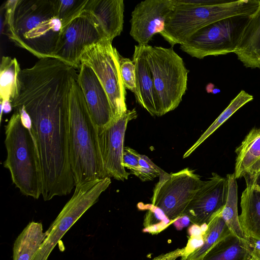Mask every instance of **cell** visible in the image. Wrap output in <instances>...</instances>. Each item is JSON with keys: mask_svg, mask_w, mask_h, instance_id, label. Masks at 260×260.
<instances>
[{"mask_svg": "<svg viewBox=\"0 0 260 260\" xmlns=\"http://www.w3.org/2000/svg\"><path fill=\"white\" fill-rule=\"evenodd\" d=\"M111 183L106 177L75 187L73 196L46 231L48 235L32 260H47L50 253L71 226L93 205Z\"/></svg>", "mask_w": 260, "mask_h": 260, "instance_id": "cell-9", "label": "cell"}, {"mask_svg": "<svg viewBox=\"0 0 260 260\" xmlns=\"http://www.w3.org/2000/svg\"><path fill=\"white\" fill-rule=\"evenodd\" d=\"M16 58L3 56L0 65V99L11 102L17 91L18 77L21 71Z\"/></svg>", "mask_w": 260, "mask_h": 260, "instance_id": "cell-23", "label": "cell"}, {"mask_svg": "<svg viewBox=\"0 0 260 260\" xmlns=\"http://www.w3.org/2000/svg\"><path fill=\"white\" fill-rule=\"evenodd\" d=\"M253 98L244 90L231 102L229 105L220 114L213 123L201 136L197 142L184 153L183 158L189 156L207 138H208L222 124L228 120L239 109L247 103L252 101Z\"/></svg>", "mask_w": 260, "mask_h": 260, "instance_id": "cell-26", "label": "cell"}, {"mask_svg": "<svg viewBox=\"0 0 260 260\" xmlns=\"http://www.w3.org/2000/svg\"><path fill=\"white\" fill-rule=\"evenodd\" d=\"M120 68L124 85L134 93L135 91V66L129 58L120 56Z\"/></svg>", "mask_w": 260, "mask_h": 260, "instance_id": "cell-30", "label": "cell"}, {"mask_svg": "<svg viewBox=\"0 0 260 260\" xmlns=\"http://www.w3.org/2000/svg\"><path fill=\"white\" fill-rule=\"evenodd\" d=\"M246 240L254 250H260V239L251 237H246Z\"/></svg>", "mask_w": 260, "mask_h": 260, "instance_id": "cell-36", "label": "cell"}, {"mask_svg": "<svg viewBox=\"0 0 260 260\" xmlns=\"http://www.w3.org/2000/svg\"><path fill=\"white\" fill-rule=\"evenodd\" d=\"M138 207L140 210H148L144 221V232L157 234L172 223L160 208L152 204L142 205L140 203Z\"/></svg>", "mask_w": 260, "mask_h": 260, "instance_id": "cell-28", "label": "cell"}, {"mask_svg": "<svg viewBox=\"0 0 260 260\" xmlns=\"http://www.w3.org/2000/svg\"><path fill=\"white\" fill-rule=\"evenodd\" d=\"M48 235L41 222H29L15 241L13 260H32Z\"/></svg>", "mask_w": 260, "mask_h": 260, "instance_id": "cell-21", "label": "cell"}, {"mask_svg": "<svg viewBox=\"0 0 260 260\" xmlns=\"http://www.w3.org/2000/svg\"><path fill=\"white\" fill-rule=\"evenodd\" d=\"M73 81L55 70L34 72L22 78L11 102L30 118L38 152L45 201L67 195L75 187L69 152V113Z\"/></svg>", "mask_w": 260, "mask_h": 260, "instance_id": "cell-1", "label": "cell"}, {"mask_svg": "<svg viewBox=\"0 0 260 260\" xmlns=\"http://www.w3.org/2000/svg\"><path fill=\"white\" fill-rule=\"evenodd\" d=\"M1 118H2L3 113H8L10 112L13 108L11 102L8 100H1Z\"/></svg>", "mask_w": 260, "mask_h": 260, "instance_id": "cell-35", "label": "cell"}, {"mask_svg": "<svg viewBox=\"0 0 260 260\" xmlns=\"http://www.w3.org/2000/svg\"><path fill=\"white\" fill-rule=\"evenodd\" d=\"M203 234L192 235L190 236L187 245L183 249L184 251L182 252V260H186L189 254L203 245L204 242Z\"/></svg>", "mask_w": 260, "mask_h": 260, "instance_id": "cell-32", "label": "cell"}, {"mask_svg": "<svg viewBox=\"0 0 260 260\" xmlns=\"http://www.w3.org/2000/svg\"><path fill=\"white\" fill-rule=\"evenodd\" d=\"M69 152L75 186L106 177L100 152L98 128L77 78L73 83L70 95Z\"/></svg>", "mask_w": 260, "mask_h": 260, "instance_id": "cell-3", "label": "cell"}, {"mask_svg": "<svg viewBox=\"0 0 260 260\" xmlns=\"http://www.w3.org/2000/svg\"><path fill=\"white\" fill-rule=\"evenodd\" d=\"M139 169L137 177L142 181H151L159 176L162 171L147 156L140 154L139 158Z\"/></svg>", "mask_w": 260, "mask_h": 260, "instance_id": "cell-29", "label": "cell"}, {"mask_svg": "<svg viewBox=\"0 0 260 260\" xmlns=\"http://www.w3.org/2000/svg\"><path fill=\"white\" fill-rule=\"evenodd\" d=\"M77 82L97 128L105 127L114 120L115 118L108 96L92 69L81 63Z\"/></svg>", "mask_w": 260, "mask_h": 260, "instance_id": "cell-15", "label": "cell"}, {"mask_svg": "<svg viewBox=\"0 0 260 260\" xmlns=\"http://www.w3.org/2000/svg\"><path fill=\"white\" fill-rule=\"evenodd\" d=\"M112 41L105 38L87 47L80 58V63L90 67L104 88L115 119L127 111L126 90L121 76L120 56Z\"/></svg>", "mask_w": 260, "mask_h": 260, "instance_id": "cell-8", "label": "cell"}, {"mask_svg": "<svg viewBox=\"0 0 260 260\" xmlns=\"http://www.w3.org/2000/svg\"><path fill=\"white\" fill-rule=\"evenodd\" d=\"M252 254L257 258L258 260H260V250H254Z\"/></svg>", "mask_w": 260, "mask_h": 260, "instance_id": "cell-37", "label": "cell"}, {"mask_svg": "<svg viewBox=\"0 0 260 260\" xmlns=\"http://www.w3.org/2000/svg\"><path fill=\"white\" fill-rule=\"evenodd\" d=\"M203 182L200 175L187 168L170 174L162 170L151 204L160 208L173 223L183 216Z\"/></svg>", "mask_w": 260, "mask_h": 260, "instance_id": "cell-10", "label": "cell"}, {"mask_svg": "<svg viewBox=\"0 0 260 260\" xmlns=\"http://www.w3.org/2000/svg\"><path fill=\"white\" fill-rule=\"evenodd\" d=\"M190 220L188 217L186 215L182 216L177 218L173 223L178 230H181L184 227L187 226Z\"/></svg>", "mask_w": 260, "mask_h": 260, "instance_id": "cell-34", "label": "cell"}, {"mask_svg": "<svg viewBox=\"0 0 260 260\" xmlns=\"http://www.w3.org/2000/svg\"><path fill=\"white\" fill-rule=\"evenodd\" d=\"M29 127L23 123L20 113L14 110L5 126L7 157L3 165L21 193L38 199L43 192L42 171Z\"/></svg>", "mask_w": 260, "mask_h": 260, "instance_id": "cell-5", "label": "cell"}, {"mask_svg": "<svg viewBox=\"0 0 260 260\" xmlns=\"http://www.w3.org/2000/svg\"><path fill=\"white\" fill-rule=\"evenodd\" d=\"M248 260H258L257 258L252 254V256Z\"/></svg>", "mask_w": 260, "mask_h": 260, "instance_id": "cell-38", "label": "cell"}, {"mask_svg": "<svg viewBox=\"0 0 260 260\" xmlns=\"http://www.w3.org/2000/svg\"><path fill=\"white\" fill-rule=\"evenodd\" d=\"M231 233L222 217L219 214L216 216L208 224L203 234V245L189 254L186 260H201L213 245Z\"/></svg>", "mask_w": 260, "mask_h": 260, "instance_id": "cell-25", "label": "cell"}, {"mask_svg": "<svg viewBox=\"0 0 260 260\" xmlns=\"http://www.w3.org/2000/svg\"><path fill=\"white\" fill-rule=\"evenodd\" d=\"M229 183L226 178L213 172L212 176L203 181L183 215L193 224L208 223L223 210L228 198Z\"/></svg>", "mask_w": 260, "mask_h": 260, "instance_id": "cell-13", "label": "cell"}, {"mask_svg": "<svg viewBox=\"0 0 260 260\" xmlns=\"http://www.w3.org/2000/svg\"><path fill=\"white\" fill-rule=\"evenodd\" d=\"M52 2L55 15L60 21L63 28L82 13L88 0H52Z\"/></svg>", "mask_w": 260, "mask_h": 260, "instance_id": "cell-27", "label": "cell"}, {"mask_svg": "<svg viewBox=\"0 0 260 260\" xmlns=\"http://www.w3.org/2000/svg\"><path fill=\"white\" fill-rule=\"evenodd\" d=\"M228 195L226 204L219 215L225 222L231 232L237 237L246 239L239 222L238 213V186L235 174H228Z\"/></svg>", "mask_w": 260, "mask_h": 260, "instance_id": "cell-24", "label": "cell"}, {"mask_svg": "<svg viewBox=\"0 0 260 260\" xmlns=\"http://www.w3.org/2000/svg\"><path fill=\"white\" fill-rule=\"evenodd\" d=\"M137 117L135 108L127 110L107 126L98 128L101 157L106 177L124 181L130 173L123 166L125 131L129 121Z\"/></svg>", "mask_w": 260, "mask_h": 260, "instance_id": "cell-12", "label": "cell"}, {"mask_svg": "<svg viewBox=\"0 0 260 260\" xmlns=\"http://www.w3.org/2000/svg\"><path fill=\"white\" fill-rule=\"evenodd\" d=\"M140 154L134 149L124 147L123 154V166L131 171L130 174L137 176L139 169V158Z\"/></svg>", "mask_w": 260, "mask_h": 260, "instance_id": "cell-31", "label": "cell"}, {"mask_svg": "<svg viewBox=\"0 0 260 260\" xmlns=\"http://www.w3.org/2000/svg\"><path fill=\"white\" fill-rule=\"evenodd\" d=\"M234 53L245 67L260 69V6L251 16Z\"/></svg>", "mask_w": 260, "mask_h": 260, "instance_id": "cell-19", "label": "cell"}, {"mask_svg": "<svg viewBox=\"0 0 260 260\" xmlns=\"http://www.w3.org/2000/svg\"><path fill=\"white\" fill-rule=\"evenodd\" d=\"M105 38L91 16L84 10L62 28L54 58L79 69L80 58L85 49Z\"/></svg>", "mask_w": 260, "mask_h": 260, "instance_id": "cell-11", "label": "cell"}, {"mask_svg": "<svg viewBox=\"0 0 260 260\" xmlns=\"http://www.w3.org/2000/svg\"><path fill=\"white\" fill-rule=\"evenodd\" d=\"M259 6L260 0H174L159 34L173 47L211 23L234 16H252Z\"/></svg>", "mask_w": 260, "mask_h": 260, "instance_id": "cell-4", "label": "cell"}, {"mask_svg": "<svg viewBox=\"0 0 260 260\" xmlns=\"http://www.w3.org/2000/svg\"><path fill=\"white\" fill-rule=\"evenodd\" d=\"M235 152V176L241 178L260 159V127L253 128L246 135Z\"/></svg>", "mask_w": 260, "mask_h": 260, "instance_id": "cell-22", "label": "cell"}, {"mask_svg": "<svg viewBox=\"0 0 260 260\" xmlns=\"http://www.w3.org/2000/svg\"><path fill=\"white\" fill-rule=\"evenodd\" d=\"M146 49L162 116L175 109L182 101L187 90L189 71L172 47L148 45Z\"/></svg>", "mask_w": 260, "mask_h": 260, "instance_id": "cell-6", "label": "cell"}, {"mask_svg": "<svg viewBox=\"0 0 260 260\" xmlns=\"http://www.w3.org/2000/svg\"><path fill=\"white\" fill-rule=\"evenodd\" d=\"M124 9L123 0H88L84 8L106 38L112 41L123 30Z\"/></svg>", "mask_w": 260, "mask_h": 260, "instance_id": "cell-17", "label": "cell"}, {"mask_svg": "<svg viewBox=\"0 0 260 260\" xmlns=\"http://www.w3.org/2000/svg\"><path fill=\"white\" fill-rule=\"evenodd\" d=\"M9 39L39 59L54 58L62 30L52 0H9L4 5Z\"/></svg>", "mask_w": 260, "mask_h": 260, "instance_id": "cell-2", "label": "cell"}, {"mask_svg": "<svg viewBox=\"0 0 260 260\" xmlns=\"http://www.w3.org/2000/svg\"><path fill=\"white\" fill-rule=\"evenodd\" d=\"M253 251L246 239L231 233L213 245L201 260H248Z\"/></svg>", "mask_w": 260, "mask_h": 260, "instance_id": "cell-20", "label": "cell"}, {"mask_svg": "<svg viewBox=\"0 0 260 260\" xmlns=\"http://www.w3.org/2000/svg\"><path fill=\"white\" fill-rule=\"evenodd\" d=\"M146 46H135L133 55L135 66L134 94L137 103L151 116H161L160 103L148 62Z\"/></svg>", "mask_w": 260, "mask_h": 260, "instance_id": "cell-16", "label": "cell"}, {"mask_svg": "<svg viewBox=\"0 0 260 260\" xmlns=\"http://www.w3.org/2000/svg\"><path fill=\"white\" fill-rule=\"evenodd\" d=\"M251 19V16L237 15L211 23L180 44V48L199 59L234 53Z\"/></svg>", "mask_w": 260, "mask_h": 260, "instance_id": "cell-7", "label": "cell"}, {"mask_svg": "<svg viewBox=\"0 0 260 260\" xmlns=\"http://www.w3.org/2000/svg\"><path fill=\"white\" fill-rule=\"evenodd\" d=\"M246 184L241 199L240 224L246 237L260 239V188L251 182Z\"/></svg>", "mask_w": 260, "mask_h": 260, "instance_id": "cell-18", "label": "cell"}, {"mask_svg": "<svg viewBox=\"0 0 260 260\" xmlns=\"http://www.w3.org/2000/svg\"><path fill=\"white\" fill-rule=\"evenodd\" d=\"M174 0H145L132 12L130 35L139 45L146 46L156 34L164 29L166 19Z\"/></svg>", "mask_w": 260, "mask_h": 260, "instance_id": "cell-14", "label": "cell"}, {"mask_svg": "<svg viewBox=\"0 0 260 260\" xmlns=\"http://www.w3.org/2000/svg\"><path fill=\"white\" fill-rule=\"evenodd\" d=\"M246 182H251L260 188V159L243 175Z\"/></svg>", "mask_w": 260, "mask_h": 260, "instance_id": "cell-33", "label": "cell"}]
</instances>
